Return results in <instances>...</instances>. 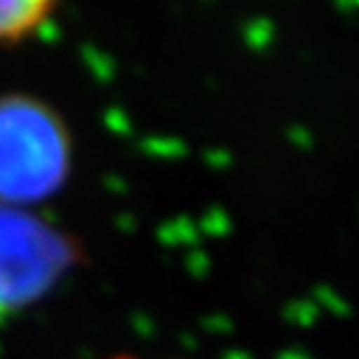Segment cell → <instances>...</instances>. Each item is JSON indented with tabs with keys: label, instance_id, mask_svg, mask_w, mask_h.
<instances>
[{
	"label": "cell",
	"instance_id": "1",
	"mask_svg": "<svg viewBox=\"0 0 359 359\" xmlns=\"http://www.w3.org/2000/svg\"><path fill=\"white\" fill-rule=\"evenodd\" d=\"M72 170L65 121L24 93L0 95V204L30 209L56 195Z\"/></svg>",
	"mask_w": 359,
	"mask_h": 359
},
{
	"label": "cell",
	"instance_id": "3",
	"mask_svg": "<svg viewBox=\"0 0 359 359\" xmlns=\"http://www.w3.org/2000/svg\"><path fill=\"white\" fill-rule=\"evenodd\" d=\"M60 0H0V44L19 42L47 21Z\"/></svg>",
	"mask_w": 359,
	"mask_h": 359
},
{
	"label": "cell",
	"instance_id": "2",
	"mask_svg": "<svg viewBox=\"0 0 359 359\" xmlns=\"http://www.w3.org/2000/svg\"><path fill=\"white\" fill-rule=\"evenodd\" d=\"M79 259L74 236L24 206L0 204V323L42 302Z\"/></svg>",
	"mask_w": 359,
	"mask_h": 359
},
{
	"label": "cell",
	"instance_id": "4",
	"mask_svg": "<svg viewBox=\"0 0 359 359\" xmlns=\"http://www.w3.org/2000/svg\"><path fill=\"white\" fill-rule=\"evenodd\" d=\"M109 359H137L133 355H116V357H109Z\"/></svg>",
	"mask_w": 359,
	"mask_h": 359
}]
</instances>
